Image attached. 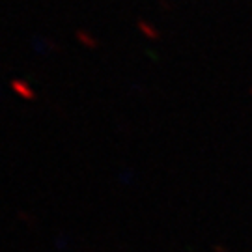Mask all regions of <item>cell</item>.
Returning a JSON list of instances; mask_svg holds the SVG:
<instances>
[{"label":"cell","instance_id":"obj_1","mask_svg":"<svg viewBox=\"0 0 252 252\" xmlns=\"http://www.w3.org/2000/svg\"><path fill=\"white\" fill-rule=\"evenodd\" d=\"M11 88H13V92L19 95V97H22V99H28V101L36 99V92H34L24 81H11Z\"/></svg>","mask_w":252,"mask_h":252},{"label":"cell","instance_id":"obj_3","mask_svg":"<svg viewBox=\"0 0 252 252\" xmlns=\"http://www.w3.org/2000/svg\"><path fill=\"white\" fill-rule=\"evenodd\" d=\"M77 40H79V43H83L84 47H88V49H97V40H95L92 34H88V32H84V30H79L77 34Z\"/></svg>","mask_w":252,"mask_h":252},{"label":"cell","instance_id":"obj_2","mask_svg":"<svg viewBox=\"0 0 252 252\" xmlns=\"http://www.w3.org/2000/svg\"><path fill=\"white\" fill-rule=\"evenodd\" d=\"M137 26H138V30L142 32L144 36H146L147 40H153V42H157L159 38H161V34H159V30L151 24V22H147L144 21V19H138L137 21Z\"/></svg>","mask_w":252,"mask_h":252}]
</instances>
